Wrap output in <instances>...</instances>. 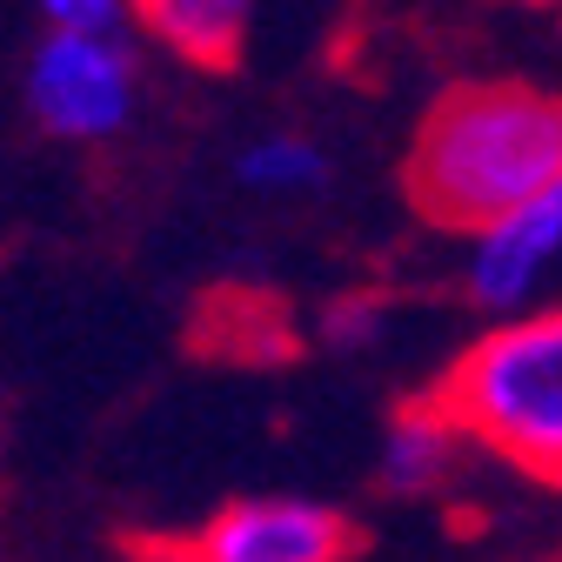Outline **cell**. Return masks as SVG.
Listing matches in <instances>:
<instances>
[{
	"instance_id": "obj_8",
	"label": "cell",
	"mask_w": 562,
	"mask_h": 562,
	"mask_svg": "<svg viewBox=\"0 0 562 562\" xmlns=\"http://www.w3.org/2000/svg\"><path fill=\"white\" fill-rule=\"evenodd\" d=\"M235 181L255 194H315L328 181V155L308 134H261L235 155Z\"/></svg>"
},
{
	"instance_id": "obj_5",
	"label": "cell",
	"mask_w": 562,
	"mask_h": 562,
	"mask_svg": "<svg viewBox=\"0 0 562 562\" xmlns=\"http://www.w3.org/2000/svg\"><path fill=\"white\" fill-rule=\"evenodd\" d=\"M555 255H562V175L475 235L469 295L482 308H496V315H522V302L536 295V281L549 274Z\"/></svg>"
},
{
	"instance_id": "obj_1",
	"label": "cell",
	"mask_w": 562,
	"mask_h": 562,
	"mask_svg": "<svg viewBox=\"0 0 562 562\" xmlns=\"http://www.w3.org/2000/svg\"><path fill=\"white\" fill-rule=\"evenodd\" d=\"M562 175V94L529 81L449 88L408 148V201L436 228L482 235Z\"/></svg>"
},
{
	"instance_id": "obj_2",
	"label": "cell",
	"mask_w": 562,
	"mask_h": 562,
	"mask_svg": "<svg viewBox=\"0 0 562 562\" xmlns=\"http://www.w3.org/2000/svg\"><path fill=\"white\" fill-rule=\"evenodd\" d=\"M456 436L536 482H562V302L469 341L436 389Z\"/></svg>"
},
{
	"instance_id": "obj_7",
	"label": "cell",
	"mask_w": 562,
	"mask_h": 562,
	"mask_svg": "<svg viewBox=\"0 0 562 562\" xmlns=\"http://www.w3.org/2000/svg\"><path fill=\"white\" fill-rule=\"evenodd\" d=\"M456 422L442 415V402H408L389 415V429H382V456H375V475L389 496H422V488H436L449 469H456Z\"/></svg>"
},
{
	"instance_id": "obj_4",
	"label": "cell",
	"mask_w": 562,
	"mask_h": 562,
	"mask_svg": "<svg viewBox=\"0 0 562 562\" xmlns=\"http://www.w3.org/2000/svg\"><path fill=\"white\" fill-rule=\"evenodd\" d=\"M356 529L341 509L315 496H241L215 509L201 529H188L168 549H148L155 562H348Z\"/></svg>"
},
{
	"instance_id": "obj_10",
	"label": "cell",
	"mask_w": 562,
	"mask_h": 562,
	"mask_svg": "<svg viewBox=\"0 0 562 562\" xmlns=\"http://www.w3.org/2000/svg\"><path fill=\"white\" fill-rule=\"evenodd\" d=\"M322 335L335 348H369L382 335V302H335L328 322H322Z\"/></svg>"
},
{
	"instance_id": "obj_9",
	"label": "cell",
	"mask_w": 562,
	"mask_h": 562,
	"mask_svg": "<svg viewBox=\"0 0 562 562\" xmlns=\"http://www.w3.org/2000/svg\"><path fill=\"white\" fill-rule=\"evenodd\" d=\"M47 34H127L134 0H34Z\"/></svg>"
},
{
	"instance_id": "obj_6",
	"label": "cell",
	"mask_w": 562,
	"mask_h": 562,
	"mask_svg": "<svg viewBox=\"0 0 562 562\" xmlns=\"http://www.w3.org/2000/svg\"><path fill=\"white\" fill-rule=\"evenodd\" d=\"M261 0H134V21L148 27L155 47H168L188 67H235L248 47V27Z\"/></svg>"
},
{
	"instance_id": "obj_3",
	"label": "cell",
	"mask_w": 562,
	"mask_h": 562,
	"mask_svg": "<svg viewBox=\"0 0 562 562\" xmlns=\"http://www.w3.org/2000/svg\"><path fill=\"white\" fill-rule=\"evenodd\" d=\"M21 94L41 134L75 140V148H101L134 121L140 60L127 34H41L21 75Z\"/></svg>"
}]
</instances>
